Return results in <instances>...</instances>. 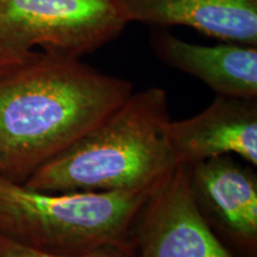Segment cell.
Listing matches in <instances>:
<instances>
[{"instance_id":"5b68a950","label":"cell","mask_w":257,"mask_h":257,"mask_svg":"<svg viewBox=\"0 0 257 257\" xmlns=\"http://www.w3.org/2000/svg\"><path fill=\"white\" fill-rule=\"evenodd\" d=\"M137 257H238L199 213L189 166H175L152 192L133 227Z\"/></svg>"},{"instance_id":"30bf717a","label":"cell","mask_w":257,"mask_h":257,"mask_svg":"<svg viewBox=\"0 0 257 257\" xmlns=\"http://www.w3.org/2000/svg\"><path fill=\"white\" fill-rule=\"evenodd\" d=\"M0 257H137L133 240L76 255H61L25 246L0 234Z\"/></svg>"},{"instance_id":"7a4b0ae2","label":"cell","mask_w":257,"mask_h":257,"mask_svg":"<svg viewBox=\"0 0 257 257\" xmlns=\"http://www.w3.org/2000/svg\"><path fill=\"white\" fill-rule=\"evenodd\" d=\"M168 93H133L107 119L24 182L43 192L140 191L155 187L175 167L169 146Z\"/></svg>"},{"instance_id":"6da1fadb","label":"cell","mask_w":257,"mask_h":257,"mask_svg":"<svg viewBox=\"0 0 257 257\" xmlns=\"http://www.w3.org/2000/svg\"><path fill=\"white\" fill-rule=\"evenodd\" d=\"M133 93L128 80L43 50L0 72V176L23 185Z\"/></svg>"},{"instance_id":"277c9868","label":"cell","mask_w":257,"mask_h":257,"mask_svg":"<svg viewBox=\"0 0 257 257\" xmlns=\"http://www.w3.org/2000/svg\"><path fill=\"white\" fill-rule=\"evenodd\" d=\"M128 24L118 0H0V72L40 50L80 59Z\"/></svg>"},{"instance_id":"8992f818","label":"cell","mask_w":257,"mask_h":257,"mask_svg":"<svg viewBox=\"0 0 257 257\" xmlns=\"http://www.w3.org/2000/svg\"><path fill=\"white\" fill-rule=\"evenodd\" d=\"M193 201L234 255L257 257V175L232 155L189 166Z\"/></svg>"},{"instance_id":"52a82bcc","label":"cell","mask_w":257,"mask_h":257,"mask_svg":"<svg viewBox=\"0 0 257 257\" xmlns=\"http://www.w3.org/2000/svg\"><path fill=\"white\" fill-rule=\"evenodd\" d=\"M169 146L175 166L237 155L257 166V98L216 95L198 114L172 120Z\"/></svg>"},{"instance_id":"9c48e42d","label":"cell","mask_w":257,"mask_h":257,"mask_svg":"<svg viewBox=\"0 0 257 257\" xmlns=\"http://www.w3.org/2000/svg\"><path fill=\"white\" fill-rule=\"evenodd\" d=\"M130 22L184 25L226 43L257 47V0H118Z\"/></svg>"},{"instance_id":"ba28073f","label":"cell","mask_w":257,"mask_h":257,"mask_svg":"<svg viewBox=\"0 0 257 257\" xmlns=\"http://www.w3.org/2000/svg\"><path fill=\"white\" fill-rule=\"evenodd\" d=\"M150 43L162 62L199 79L216 95L257 98V47L200 46L165 30L153 32Z\"/></svg>"},{"instance_id":"3957f363","label":"cell","mask_w":257,"mask_h":257,"mask_svg":"<svg viewBox=\"0 0 257 257\" xmlns=\"http://www.w3.org/2000/svg\"><path fill=\"white\" fill-rule=\"evenodd\" d=\"M155 188L43 192L0 176V234L61 255L131 242L135 220Z\"/></svg>"}]
</instances>
